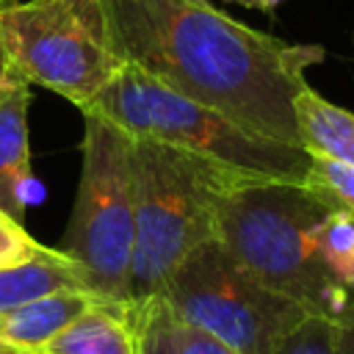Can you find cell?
<instances>
[{
  "label": "cell",
  "instance_id": "obj_1",
  "mask_svg": "<svg viewBox=\"0 0 354 354\" xmlns=\"http://www.w3.org/2000/svg\"><path fill=\"white\" fill-rule=\"evenodd\" d=\"M113 50L169 88L241 127L301 147L296 97L318 44H290L191 0H100Z\"/></svg>",
  "mask_w": 354,
  "mask_h": 354
},
{
  "label": "cell",
  "instance_id": "obj_2",
  "mask_svg": "<svg viewBox=\"0 0 354 354\" xmlns=\"http://www.w3.org/2000/svg\"><path fill=\"white\" fill-rule=\"evenodd\" d=\"M337 207L310 180L238 177L216 202V241L268 290L299 304L307 315L337 318L351 293L324 268L315 227Z\"/></svg>",
  "mask_w": 354,
  "mask_h": 354
},
{
  "label": "cell",
  "instance_id": "obj_3",
  "mask_svg": "<svg viewBox=\"0 0 354 354\" xmlns=\"http://www.w3.org/2000/svg\"><path fill=\"white\" fill-rule=\"evenodd\" d=\"M130 163L136 227L130 301H144L163 290L196 246L216 238L218 194L246 174L144 136H130Z\"/></svg>",
  "mask_w": 354,
  "mask_h": 354
},
{
  "label": "cell",
  "instance_id": "obj_4",
  "mask_svg": "<svg viewBox=\"0 0 354 354\" xmlns=\"http://www.w3.org/2000/svg\"><path fill=\"white\" fill-rule=\"evenodd\" d=\"M83 111L108 116L130 136L196 152L243 174L296 183L310 180L313 155L304 147L252 133L221 111L169 88L130 64H122L116 77Z\"/></svg>",
  "mask_w": 354,
  "mask_h": 354
},
{
  "label": "cell",
  "instance_id": "obj_5",
  "mask_svg": "<svg viewBox=\"0 0 354 354\" xmlns=\"http://www.w3.org/2000/svg\"><path fill=\"white\" fill-rule=\"evenodd\" d=\"M83 113L80 177L61 252L72 257L88 290L105 301H130L133 266V163L130 133L102 113Z\"/></svg>",
  "mask_w": 354,
  "mask_h": 354
},
{
  "label": "cell",
  "instance_id": "obj_6",
  "mask_svg": "<svg viewBox=\"0 0 354 354\" xmlns=\"http://www.w3.org/2000/svg\"><path fill=\"white\" fill-rule=\"evenodd\" d=\"M0 47L14 75L77 111L122 69L100 0H8L0 8Z\"/></svg>",
  "mask_w": 354,
  "mask_h": 354
},
{
  "label": "cell",
  "instance_id": "obj_7",
  "mask_svg": "<svg viewBox=\"0 0 354 354\" xmlns=\"http://www.w3.org/2000/svg\"><path fill=\"white\" fill-rule=\"evenodd\" d=\"M158 296L174 315L238 354H271L307 315L299 304L249 277L216 238L196 246Z\"/></svg>",
  "mask_w": 354,
  "mask_h": 354
},
{
  "label": "cell",
  "instance_id": "obj_8",
  "mask_svg": "<svg viewBox=\"0 0 354 354\" xmlns=\"http://www.w3.org/2000/svg\"><path fill=\"white\" fill-rule=\"evenodd\" d=\"M30 83L8 69L0 83V210L25 221L33 196L30 144H28Z\"/></svg>",
  "mask_w": 354,
  "mask_h": 354
},
{
  "label": "cell",
  "instance_id": "obj_9",
  "mask_svg": "<svg viewBox=\"0 0 354 354\" xmlns=\"http://www.w3.org/2000/svg\"><path fill=\"white\" fill-rule=\"evenodd\" d=\"M33 354H138L130 301H91Z\"/></svg>",
  "mask_w": 354,
  "mask_h": 354
},
{
  "label": "cell",
  "instance_id": "obj_10",
  "mask_svg": "<svg viewBox=\"0 0 354 354\" xmlns=\"http://www.w3.org/2000/svg\"><path fill=\"white\" fill-rule=\"evenodd\" d=\"M91 301H97V296L86 290H58L11 307L0 313V343L11 346L19 354H33L72 318H77Z\"/></svg>",
  "mask_w": 354,
  "mask_h": 354
},
{
  "label": "cell",
  "instance_id": "obj_11",
  "mask_svg": "<svg viewBox=\"0 0 354 354\" xmlns=\"http://www.w3.org/2000/svg\"><path fill=\"white\" fill-rule=\"evenodd\" d=\"M138 354H238L205 329L183 321L160 296L130 301Z\"/></svg>",
  "mask_w": 354,
  "mask_h": 354
},
{
  "label": "cell",
  "instance_id": "obj_12",
  "mask_svg": "<svg viewBox=\"0 0 354 354\" xmlns=\"http://www.w3.org/2000/svg\"><path fill=\"white\" fill-rule=\"evenodd\" d=\"M58 290H88L80 266L61 249L47 246L39 257L0 268V313ZM94 296V293H91Z\"/></svg>",
  "mask_w": 354,
  "mask_h": 354
},
{
  "label": "cell",
  "instance_id": "obj_13",
  "mask_svg": "<svg viewBox=\"0 0 354 354\" xmlns=\"http://www.w3.org/2000/svg\"><path fill=\"white\" fill-rule=\"evenodd\" d=\"M296 119L301 147L354 166V111H346L310 86L296 97Z\"/></svg>",
  "mask_w": 354,
  "mask_h": 354
},
{
  "label": "cell",
  "instance_id": "obj_14",
  "mask_svg": "<svg viewBox=\"0 0 354 354\" xmlns=\"http://www.w3.org/2000/svg\"><path fill=\"white\" fill-rule=\"evenodd\" d=\"M315 249L329 277L348 293H354V216L343 207H332L315 227Z\"/></svg>",
  "mask_w": 354,
  "mask_h": 354
},
{
  "label": "cell",
  "instance_id": "obj_15",
  "mask_svg": "<svg viewBox=\"0 0 354 354\" xmlns=\"http://www.w3.org/2000/svg\"><path fill=\"white\" fill-rule=\"evenodd\" d=\"M271 354H337L335 321L324 315H304Z\"/></svg>",
  "mask_w": 354,
  "mask_h": 354
},
{
  "label": "cell",
  "instance_id": "obj_16",
  "mask_svg": "<svg viewBox=\"0 0 354 354\" xmlns=\"http://www.w3.org/2000/svg\"><path fill=\"white\" fill-rule=\"evenodd\" d=\"M310 155H313L310 183L321 188L337 207L354 216V166L335 160L329 155H318V152H310Z\"/></svg>",
  "mask_w": 354,
  "mask_h": 354
},
{
  "label": "cell",
  "instance_id": "obj_17",
  "mask_svg": "<svg viewBox=\"0 0 354 354\" xmlns=\"http://www.w3.org/2000/svg\"><path fill=\"white\" fill-rule=\"evenodd\" d=\"M47 246L39 243L22 221H17L14 216H8L6 210H0V268L6 266H19L28 263L33 257H39Z\"/></svg>",
  "mask_w": 354,
  "mask_h": 354
},
{
  "label": "cell",
  "instance_id": "obj_18",
  "mask_svg": "<svg viewBox=\"0 0 354 354\" xmlns=\"http://www.w3.org/2000/svg\"><path fill=\"white\" fill-rule=\"evenodd\" d=\"M335 340H337V354H354V293L343 313L335 318Z\"/></svg>",
  "mask_w": 354,
  "mask_h": 354
},
{
  "label": "cell",
  "instance_id": "obj_19",
  "mask_svg": "<svg viewBox=\"0 0 354 354\" xmlns=\"http://www.w3.org/2000/svg\"><path fill=\"white\" fill-rule=\"evenodd\" d=\"M227 3H235V6H243V8H254V11H263V14H271L285 0H227Z\"/></svg>",
  "mask_w": 354,
  "mask_h": 354
},
{
  "label": "cell",
  "instance_id": "obj_20",
  "mask_svg": "<svg viewBox=\"0 0 354 354\" xmlns=\"http://www.w3.org/2000/svg\"><path fill=\"white\" fill-rule=\"evenodd\" d=\"M8 69H11V66H8V61H6V53H3V47H0V83H3V77L8 75Z\"/></svg>",
  "mask_w": 354,
  "mask_h": 354
},
{
  "label": "cell",
  "instance_id": "obj_21",
  "mask_svg": "<svg viewBox=\"0 0 354 354\" xmlns=\"http://www.w3.org/2000/svg\"><path fill=\"white\" fill-rule=\"evenodd\" d=\"M0 354H19V351H14L11 346H6V343H0Z\"/></svg>",
  "mask_w": 354,
  "mask_h": 354
},
{
  "label": "cell",
  "instance_id": "obj_22",
  "mask_svg": "<svg viewBox=\"0 0 354 354\" xmlns=\"http://www.w3.org/2000/svg\"><path fill=\"white\" fill-rule=\"evenodd\" d=\"M191 3H199V6H205V3H210V0H191Z\"/></svg>",
  "mask_w": 354,
  "mask_h": 354
},
{
  "label": "cell",
  "instance_id": "obj_23",
  "mask_svg": "<svg viewBox=\"0 0 354 354\" xmlns=\"http://www.w3.org/2000/svg\"><path fill=\"white\" fill-rule=\"evenodd\" d=\"M6 3H8V0H0V8H3V6H6Z\"/></svg>",
  "mask_w": 354,
  "mask_h": 354
}]
</instances>
